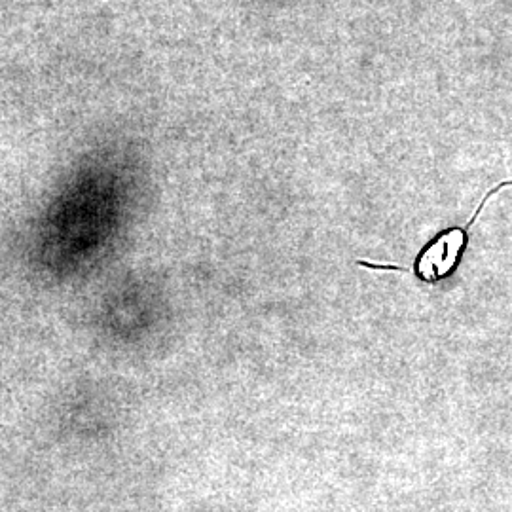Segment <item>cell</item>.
Returning <instances> with one entry per match:
<instances>
[{"label": "cell", "mask_w": 512, "mask_h": 512, "mask_svg": "<svg viewBox=\"0 0 512 512\" xmlns=\"http://www.w3.org/2000/svg\"><path fill=\"white\" fill-rule=\"evenodd\" d=\"M120 186L109 162L80 167L48 205L37 234L38 262L57 277L86 270L109 245Z\"/></svg>", "instance_id": "6da1fadb"}, {"label": "cell", "mask_w": 512, "mask_h": 512, "mask_svg": "<svg viewBox=\"0 0 512 512\" xmlns=\"http://www.w3.org/2000/svg\"><path fill=\"white\" fill-rule=\"evenodd\" d=\"M512 186V181L507 183H499L495 186L494 190H490L484 200L478 205V209L473 215V219L469 220L467 224L459 226V228H450L448 232L440 234L439 238L435 239L433 243H429V247L423 249V253L418 256V262H416V268L414 272L420 277L421 281H427V283H433V281H439L442 277L450 274L456 266L459 264V256L465 249V243H467V234H469V228L475 224L478 215L482 213L484 205L488 203V200L497 194L499 190Z\"/></svg>", "instance_id": "7a4b0ae2"}]
</instances>
